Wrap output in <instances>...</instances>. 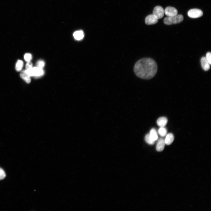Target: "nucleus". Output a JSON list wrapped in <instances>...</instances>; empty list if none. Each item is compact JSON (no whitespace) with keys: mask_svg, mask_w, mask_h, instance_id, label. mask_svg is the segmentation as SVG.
Here are the masks:
<instances>
[{"mask_svg":"<svg viewBox=\"0 0 211 211\" xmlns=\"http://www.w3.org/2000/svg\"><path fill=\"white\" fill-rule=\"evenodd\" d=\"M158 70L156 63L150 58H144L138 61L134 68V71L138 77L143 79H152Z\"/></svg>","mask_w":211,"mask_h":211,"instance_id":"f257e3e1","label":"nucleus"},{"mask_svg":"<svg viewBox=\"0 0 211 211\" xmlns=\"http://www.w3.org/2000/svg\"><path fill=\"white\" fill-rule=\"evenodd\" d=\"M184 20V17L181 14L175 16L167 17L164 20V23L167 25H170L178 24L182 22Z\"/></svg>","mask_w":211,"mask_h":211,"instance_id":"f03ea898","label":"nucleus"},{"mask_svg":"<svg viewBox=\"0 0 211 211\" xmlns=\"http://www.w3.org/2000/svg\"><path fill=\"white\" fill-rule=\"evenodd\" d=\"M203 13L202 10L197 9H192L188 12V15L192 18H197L202 16Z\"/></svg>","mask_w":211,"mask_h":211,"instance_id":"7ed1b4c3","label":"nucleus"},{"mask_svg":"<svg viewBox=\"0 0 211 211\" xmlns=\"http://www.w3.org/2000/svg\"><path fill=\"white\" fill-rule=\"evenodd\" d=\"M164 13L163 8L161 6H157L154 8L152 14L158 20L163 17Z\"/></svg>","mask_w":211,"mask_h":211,"instance_id":"20e7f679","label":"nucleus"},{"mask_svg":"<svg viewBox=\"0 0 211 211\" xmlns=\"http://www.w3.org/2000/svg\"><path fill=\"white\" fill-rule=\"evenodd\" d=\"M164 13L168 17L175 16L178 14V11L175 8L168 7L165 10Z\"/></svg>","mask_w":211,"mask_h":211,"instance_id":"39448f33","label":"nucleus"},{"mask_svg":"<svg viewBox=\"0 0 211 211\" xmlns=\"http://www.w3.org/2000/svg\"><path fill=\"white\" fill-rule=\"evenodd\" d=\"M158 21V19L153 14L147 16L145 19V23L148 25L156 24Z\"/></svg>","mask_w":211,"mask_h":211,"instance_id":"423d86ee","label":"nucleus"},{"mask_svg":"<svg viewBox=\"0 0 211 211\" xmlns=\"http://www.w3.org/2000/svg\"><path fill=\"white\" fill-rule=\"evenodd\" d=\"M201 62L203 69L205 71H207L210 68V65L206 60V57H203L201 60Z\"/></svg>","mask_w":211,"mask_h":211,"instance_id":"0eeeda50","label":"nucleus"},{"mask_svg":"<svg viewBox=\"0 0 211 211\" xmlns=\"http://www.w3.org/2000/svg\"><path fill=\"white\" fill-rule=\"evenodd\" d=\"M20 77L27 83L29 84L30 83L31 76L27 73L26 70H24L22 71L20 73Z\"/></svg>","mask_w":211,"mask_h":211,"instance_id":"6e6552de","label":"nucleus"},{"mask_svg":"<svg viewBox=\"0 0 211 211\" xmlns=\"http://www.w3.org/2000/svg\"><path fill=\"white\" fill-rule=\"evenodd\" d=\"M165 142V140L163 139H160L159 140L157 143L156 149L158 152L163 151L164 149Z\"/></svg>","mask_w":211,"mask_h":211,"instance_id":"1a4fd4ad","label":"nucleus"},{"mask_svg":"<svg viewBox=\"0 0 211 211\" xmlns=\"http://www.w3.org/2000/svg\"><path fill=\"white\" fill-rule=\"evenodd\" d=\"M33 76L39 77L42 75L44 74V71L42 69L37 67L33 68Z\"/></svg>","mask_w":211,"mask_h":211,"instance_id":"9d476101","label":"nucleus"},{"mask_svg":"<svg viewBox=\"0 0 211 211\" xmlns=\"http://www.w3.org/2000/svg\"><path fill=\"white\" fill-rule=\"evenodd\" d=\"M174 140V137L172 133H169L167 134L165 140V144L169 145L172 144Z\"/></svg>","mask_w":211,"mask_h":211,"instance_id":"9b49d317","label":"nucleus"},{"mask_svg":"<svg viewBox=\"0 0 211 211\" xmlns=\"http://www.w3.org/2000/svg\"><path fill=\"white\" fill-rule=\"evenodd\" d=\"M168 122L167 119L165 117H161L157 120V124L160 127H164L167 125Z\"/></svg>","mask_w":211,"mask_h":211,"instance_id":"f8f14e48","label":"nucleus"},{"mask_svg":"<svg viewBox=\"0 0 211 211\" xmlns=\"http://www.w3.org/2000/svg\"><path fill=\"white\" fill-rule=\"evenodd\" d=\"M73 36L76 40H79L83 39L84 34L82 31H79L75 32L73 34Z\"/></svg>","mask_w":211,"mask_h":211,"instance_id":"ddd939ff","label":"nucleus"},{"mask_svg":"<svg viewBox=\"0 0 211 211\" xmlns=\"http://www.w3.org/2000/svg\"><path fill=\"white\" fill-rule=\"evenodd\" d=\"M149 134L150 137L153 141H156L158 139V134L155 129H152L150 131Z\"/></svg>","mask_w":211,"mask_h":211,"instance_id":"4468645a","label":"nucleus"},{"mask_svg":"<svg viewBox=\"0 0 211 211\" xmlns=\"http://www.w3.org/2000/svg\"><path fill=\"white\" fill-rule=\"evenodd\" d=\"M24 63L21 60H18L17 61L15 68L16 70L18 72L21 71L23 67Z\"/></svg>","mask_w":211,"mask_h":211,"instance_id":"2eb2a0df","label":"nucleus"},{"mask_svg":"<svg viewBox=\"0 0 211 211\" xmlns=\"http://www.w3.org/2000/svg\"><path fill=\"white\" fill-rule=\"evenodd\" d=\"M159 135L162 137H164L166 136L167 130L164 127H161L158 130Z\"/></svg>","mask_w":211,"mask_h":211,"instance_id":"dca6fc26","label":"nucleus"},{"mask_svg":"<svg viewBox=\"0 0 211 211\" xmlns=\"http://www.w3.org/2000/svg\"><path fill=\"white\" fill-rule=\"evenodd\" d=\"M145 140L147 143L150 145L154 144L155 141H153L150 137L149 134H147L145 137Z\"/></svg>","mask_w":211,"mask_h":211,"instance_id":"f3484780","label":"nucleus"},{"mask_svg":"<svg viewBox=\"0 0 211 211\" xmlns=\"http://www.w3.org/2000/svg\"><path fill=\"white\" fill-rule=\"evenodd\" d=\"M6 175L4 171L0 167V180L4 179L6 177Z\"/></svg>","mask_w":211,"mask_h":211,"instance_id":"a211bd4d","label":"nucleus"},{"mask_svg":"<svg viewBox=\"0 0 211 211\" xmlns=\"http://www.w3.org/2000/svg\"><path fill=\"white\" fill-rule=\"evenodd\" d=\"M32 58V55L30 54L26 53L24 55V59L25 61L27 62H30Z\"/></svg>","mask_w":211,"mask_h":211,"instance_id":"6ab92c4d","label":"nucleus"},{"mask_svg":"<svg viewBox=\"0 0 211 211\" xmlns=\"http://www.w3.org/2000/svg\"><path fill=\"white\" fill-rule=\"evenodd\" d=\"M45 65V63L44 61H38L37 63V67L42 69Z\"/></svg>","mask_w":211,"mask_h":211,"instance_id":"aec40b11","label":"nucleus"},{"mask_svg":"<svg viewBox=\"0 0 211 211\" xmlns=\"http://www.w3.org/2000/svg\"><path fill=\"white\" fill-rule=\"evenodd\" d=\"M206 58L210 65L211 64V53L210 52H208L206 54Z\"/></svg>","mask_w":211,"mask_h":211,"instance_id":"412c9836","label":"nucleus"},{"mask_svg":"<svg viewBox=\"0 0 211 211\" xmlns=\"http://www.w3.org/2000/svg\"><path fill=\"white\" fill-rule=\"evenodd\" d=\"M32 64L31 62H29L26 65V70L32 68Z\"/></svg>","mask_w":211,"mask_h":211,"instance_id":"4be33fe9","label":"nucleus"}]
</instances>
